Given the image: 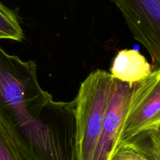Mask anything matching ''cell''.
Segmentation results:
<instances>
[{
	"mask_svg": "<svg viewBox=\"0 0 160 160\" xmlns=\"http://www.w3.org/2000/svg\"><path fill=\"white\" fill-rule=\"evenodd\" d=\"M115 83L110 73L96 70L80 84L74 99L78 160H92Z\"/></svg>",
	"mask_w": 160,
	"mask_h": 160,
	"instance_id": "obj_1",
	"label": "cell"
},
{
	"mask_svg": "<svg viewBox=\"0 0 160 160\" xmlns=\"http://www.w3.org/2000/svg\"><path fill=\"white\" fill-rule=\"evenodd\" d=\"M160 126V69L136 83L131 88L120 143Z\"/></svg>",
	"mask_w": 160,
	"mask_h": 160,
	"instance_id": "obj_2",
	"label": "cell"
},
{
	"mask_svg": "<svg viewBox=\"0 0 160 160\" xmlns=\"http://www.w3.org/2000/svg\"><path fill=\"white\" fill-rule=\"evenodd\" d=\"M125 25L150 55L152 70L160 69V0H114Z\"/></svg>",
	"mask_w": 160,
	"mask_h": 160,
	"instance_id": "obj_3",
	"label": "cell"
},
{
	"mask_svg": "<svg viewBox=\"0 0 160 160\" xmlns=\"http://www.w3.org/2000/svg\"><path fill=\"white\" fill-rule=\"evenodd\" d=\"M131 88L130 84L116 80L112 100L105 115L100 138L92 160H111L120 144Z\"/></svg>",
	"mask_w": 160,
	"mask_h": 160,
	"instance_id": "obj_4",
	"label": "cell"
},
{
	"mask_svg": "<svg viewBox=\"0 0 160 160\" xmlns=\"http://www.w3.org/2000/svg\"><path fill=\"white\" fill-rule=\"evenodd\" d=\"M152 71L151 63L139 51L125 48L120 50L115 56L109 73L114 79L133 87L147 78Z\"/></svg>",
	"mask_w": 160,
	"mask_h": 160,
	"instance_id": "obj_5",
	"label": "cell"
},
{
	"mask_svg": "<svg viewBox=\"0 0 160 160\" xmlns=\"http://www.w3.org/2000/svg\"><path fill=\"white\" fill-rule=\"evenodd\" d=\"M0 160H27L23 145L9 117L0 105Z\"/></svg>",
	"mask_w": 160,
	"mask_h": 160,
	"instance_id": "obj_6",
	"label": "cell"
},
{
	"mask_svg": "<svg viewBox=\"0 0 160 160\" xmlns=\"http://www.w3.org/2000/svg\"><path fill=\"white\" fill-rule=\"evenodd\" d=\"M24 38V33L17 12L0 2V40L22 42Z\"/></svg>",
	"mask_w": 160,
	"mask_h": 160,
	"instance_id": "obj_7",
	"label": "cell"
},
{
	"mask_svg": "<svg viewBox=\"0 0 160 160\" xmlns=\"http://www.w3.org/2000/svg\"><path fill=\"white\" fill-rule=\"evenodd\" d=\"M126 142L147 160H160V136L155 131L143 133Z\"/></svg>",
	"mask_w": 160,
	"mask_h": 160,
	"instance_id": "obj_8",
	"label": "cell"
},
{
	"mask_svg": "<svg viewBox=\"0 0 160 160\" xmlns=\"http://www.w3.org/2000/svg\"><path fill=\"white\" fill-rule=\"evenodd\" d=\"M111 160H147L134 149L129 142H121Z\"/></svg>",
	"mask_w": 160,
	"mask_h": 160,
	"instance_id": "obj_9",
	"label": "cell"
},
{
	"mask_svg": "<svg viewBox=\"0 0 160 160\" xmlns=\"http://www.w3.org/2000/svg\"><path fill=\"white\" fill-rule=\"evenodd\" d=\"M155 132H156V133H157V134H158V135H159V136H160V126H159V128H158V130H157V131H155Z\"/></svg>",
	"mask_w": 160,
	"mask_h": 160,
	"instance_id": "obj_10",
	"label": "cell"
}]
</instances>
